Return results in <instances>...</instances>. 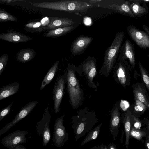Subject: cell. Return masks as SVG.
<instances>
[{"instance_id":"1","label":"cell","mask_w":149,"mask_h":149,"mask_svg":"<svg viewBox=\"0 0 149 149\" xmlns=\"http://www.w3.org/2000/svg\"><path fill=\"white\" fill-rule=\"evenodd\" d=\"M34 7L69 12H81L93 7L94 4L78 1L61 0L59 1L32 3Z\"/></svg>"},{"instance_id":"2","label":"cell","mask_w":149,"mask_h":149,"mask_svg":"<svg viewBox=\"0 0 149 149\" xmlns=\"http://www.w3.org/2000/svg\"><path fill=\"white\" fill-rule=\"evenodd\" d=\"M124 31L117 33L112 43L105 50L103 65L100 70V73L107 77L115 66L120 49L124 38Z\"/></svg>"},{"instance_id":"3","label":"cell","mask_w":149,"mask_h":149,"mask_svg":"<svg viewBox=\"0 0 149 149\" xmlns=\"http://www.w3.org/2000/svg\"><path fill=\"white\" fill-rule=\"evenodd\" d=\"M67 88L69 102L72 108L76 109L82 104L83 93L73 69L68 68L66 76Z\"/></svg>"},{"instance_id":"4","label":"cell","mask_w":149,"mask_h":149,"mask_svg":"<svg viewBox=\"0 0 149 149\" xmlns=\"http://www.w3.org/2000/svg\"><path fill=\"white\" fill-rule=\"evenodd\" d=\"M77 112V114L72 118L71 123L72 124L71 127L74 130V138L76 141L92 130L93 126L88 117L81 110Z\"/></svg>"},{"instance_id":"5","label":"cell","mask_w":149,"mask_h":149,"mask_svg":"<svg viewBox=\"0 0 149 149\" xmlns=\"http://www.w3.org/2000/svg\"><path fill=\"white\" fill-rule=\"evenodd\" d=\"M118 60L123 62L130 71L135 65V53L133 44L127 39L120 47Z\"/></svg>"},{"instance_id":"6","label":"cell","mask_w":149,"mask_h":149,"mask_svg":"<svg viewBox=\"0 0 149 149\" xmlns=\"http://www.w3.org/2000/svg\"><path fill=\"white\" fill-rule=\"evenodd\" d=\"M51 115L47 106L42 119L38 122L36 125L37 133L42 137L43 145L45 146L51 139V133L49 127Z\"/></svg>"},{"instance_id":"7","label":"cell","mask_w":149,"mask_h":149,"mask_svg":"<svg viewBox=\"0 0 149 149\" xmlns=\"http://www.w3.org/2000/svg\"><path fill=\"white\" fill-rule=\"evenodd\" d=\"M64 117L63 115L57 118L54 126L53 141L58 147L63 146L68 139V134L63 125Z\"/></svg>"},{"instance_id":"8","label":"cell","mask_w":149,"mask_h":149,"mask_svg":"<svg viewBox=\"0 0 149 149\" xmlns=\"http://www.w3.org/2000/svg\"><path fill=\"white\" fill-rule=\"evenodd\" d=\"M26 131L17 130L5 137L1 141V144L9 149H15L19 144H25L26 142Z\"/></svg>"},{"instance_id":"9","label":"cell","mask_w":149,"mask_h":149,"mask_svg":"<svg viewBox=\"0 0 149 149\" xmlns=\"http://www.w3.org/2000/svg\"><path fill=\"white\" fill-rule=\"evenodd\" d=\"M67 72L63 75L58 77L54 85L53 93L54 100V113L59 112L60 106L63 96L65 83H66Z\"/></svg>"},{"instance_id":"10","label":"cell","mask_w":149,"mask_h":149,"mask_svg":"<svg viewBox=\"0 0 149 149\" xmlns=\"http://www.w3.org/2000/svg\"><path fill=\"white\" fill-rule=\"evenodd\" d=\"M128 33L130 38L140 48L146 49L149 47V35L133 25L127 27Z\"/></svg>"},{"instance_id":"11","label":"cell","mask_w":149,"mask_h":149,"mask_svg":"<svg viewBox=\"0 0 149 149\" xmlns=\"http://www.w3.org/2000/svg\"><path fill=\"white\" fill-rule=\"evenodd\" d=\"M113 76L116 81L123 86L130 84V71L128 67L123 62L119 61L114 66Z\"/></svg>"},{"instance_id":"12","label":"cell","mask_w":149,"mask_h":149,"mask_svg":"<svg viewBox=\"0 0 149 149\" xmlns=\"http://www.w3.org/2000/svg\"><path fill=\"white\" fill-rule=\"evenodd\" d=\"M38 103L37 101H32L22 107L14 119L0 130V136L28 115L33 110Z\"/></svg>"},{"instance_id":"13","label":"cell","mask_w":149,"mask_h":149,"mask_svg":"<svg viewBox=\"0 0 149 149\" xmlns=\"http://www.w3.org/2000/svg\"><path fill=\"white\" fill-rule=\"evenodd\" d=\"M96 60L94 57H89L83 65V70L86 75L90 87L97 91V87L93 81L97 73Z\"/></svg>"},{"instance_id":"14","label":"cell","mask_w":149,"mask_h":149,"mask_svg":"<svg viewBox=\"0 0 149 149\" xmlns=\"http://www.w3.org/2000/svg\"><path fill=\"white\" fill-rule=\"evenodd\" d=\"M91 37L81 36L78 37L72 42L71 47V52L75 56L83 53L93 40Z\"/></svg>"},{"instance_id":"15","label":"cell","mask_w":149,"mask_h":149,"mask_svg":"<svg viewBox=\"0 0 149 149\" xmlns=\"http://www.w3.org/2000/svg\"><path fill=\"white\" fill-rule=\"evenodd\" d=\"M0 39L14 43L27 42L32 38L19 32L9 30L6 33H0Z\"/></svg>"},{"instance_id":"16","label":"cell","mask_w":149,"mask_h":149,"mask_svg":"<svg viewBox=\"0 0 149 149\" xmlns=\"http://www.w3.org/2000/svg\"><path fill=\"white\" fill-rule=\"evenodd\" d=\"M119 107L116 104L113 108L111 113L109 130L114 140L116 139L119 133L120 125V115Z\"/></svg>"},{"instance_id":"17","label":"cell","mask_w":149,"mask_h":149,"mask_svg":"<svg viewBox=\"0 0 149 149\" xmlns=\"http://www.w3.org/2000/svg\"><path fill=\"white\" fill-rule=\"evenodd\" d=\"M74 24V21L71 19L51 17L50 18V20L46 29L48 30H53L71 26Z\"/></svg>"},{"instance_id":"18","label":"cell","mask_w":149,"mask_h":149,"mask_svg":"<svg viewBox=\"0 0 149 149\" xmlns=\"http://www.w3.org/2000/svg\"><path fill=\"white\" fill-rule=\"evenodd\" d=\"M130 9L135 17L143 16L149 11L146 4L143 1H128Z\"/></svg>"},{"instance_id":"19","label":"cell","mask_w":149,"mask_h":149,"mask_svg":"<svg viewBox=\"0 0 149 149\" xmlns=\"http://www.w3.org/2000/svg\"><path fill=\"white\" fill-rule=\"evenodd\" d=\"M105 8L111 9L116 12L123 15L132 18H135L130 7L128 1H125L121 3L109 5Z\"/></svg>"},{"instance_id":"20","label":"cell","mask_w":149,"mask_h":149,"mask_svg":"<svg viewBox=\"0 0 149 149\" xmlns=\"http://www.w3.org/2000/svg\"><path fill=\"white\" fill-rule=\"evenodd\" d=\"M134 86L133 93L135 99L142 102L146 108L148 109L149 98L145 88L141 84L139 83H136Z\"/></svg>"},{"instance_id":"21","label":"cell","mask_w":149,"mask_h":149,"mask_svg":"<svg viewBox=\"0 0 149 149\" xmlns=\"http://www.w3.org/2000/svg\"><path fill=\"white\" fill-rule=\"evenodd\" d=\"M19 85L18 83L15 82L3 86L0 89V100L17 93Z\"/></svg>"},{"instance_id":"22","label":"cell","mask_w":149,"mask_h":149,"mask_svg":"<svg viewBox=\"0 0 149 149\" xmlns=\"http://www.w3.org/2000/svg\"><path fill=\"white\" fill-rule=\"evenodd\" d=\"M130 111L128 110L124 114L123 118L121 119L123 125L124 131L126 136L125 146L127 149L129 147V141L130 139V132L131 128V116Z\"/></svg>"},{"instance_id":"23","label":"cell","mask_w":149,"mask_h":149,"mask_svg":"<svg viewBox=\"0 0 149 149\" xmlns=\"http://www.w3.org/2000/svg\"><path fill=\"white\" fill-rule=\"evenodd\" d=\"M36 55L35 51L32 49L26 48L22 49L17 53L16 60L21 63L27 62L33 59Z\"/></svg>"},{"instance_id":"24","label":"cell","mask_w":149,"mask_h":149,"mask_svg":"<svg viewBox=\"0 0 149 149\" xmlns=\"http://www.w3.org/2000/svg\"><path fill=\"white\" fill-rule=\"evenodd\" d=\"M74 28V26H71L51 30L44 34L43 36L46 37L56 38L66 34Z\"/></svg>"},{"instance_id":"25","label":"cell","mask_w":149,"mask_h":149,"mask_svg":"<svg viewBox=\"0 0 149 149\" xmlns=\"http://www.w3.org/2000/svg\"><path fill=\"white\" fill-rule=\"evenodd\" d=\"M59 63V61H56L49 70L42 82L40 90H42L46 85L49 84L52 80L58 70Z\"/></svg>"},{"instance_id":"26","label":"cell","mask_w":149,"mask_h":149,"mask_svg":"<svg viewBox=\"0 0 149 149\" xmlns=\"http://www.w3.org/2000/svg\"><path fill=\"white\" fill-rule=\"evenodd\" d=\"M46 29V27L40 22H30L27 23L24 26L25 31L29 33H40Z\"/></svg>"},{"instance_id":"27","label":"cell","mask_w":149,"mask_h":149,"mask_svg":"<svg viewBox=\"0 0 149 149\" xmlns=\"http://www.w3.org/2000/svg\"><path fill=\"white\" fill-rule=\"evenodd\" d=\"M102 123L99 124L95 128L91 130L81 144L82 146L89 141L95 139L99 135Z\"/></svg>"},{"instance_id":"28","label":"cell","mask_w":149,"mask_h":149,"mask_svg":"<svg viewBox=\"0 0 149 149\" xmlns=\"http://www.w3.org/2000/svg\"><path fill=\"white\" fill-rule=\"evenodd\" d=\"M130 137L142 141V138L146 137L147 134L143 130H141L131 127L130 132Z\"/></svg>"},{"instance_id":"29","label":"cell","mask_w":149,"mask_h":149,"mask_svg":"<svg viewBox=\"0 0 149 149\" xmlns=\"http://www.w3.org/2000/svg\"><path fill=\"white\" fill-rule=\"evenodd\" d=\"M17 19L15 16L4 10L0 9V22H16Z\"/></svg>"},{"instance_id":"30","label":"cell","mask_w":149,"mask_h":149,"mask_svg":"<svg viewBox=\"0 0 149 149\" xmlns=\"http://www.w3.org/2000/svg\"><path fill=\"white\" fill-rule=\"evenodd\" d=\"M139 67L140 71L142 78L145 85L149 90V77L146 70L143 66L140 61L138 62Z\"/></svg>"},{"instance_id":"31","label":"cell","mask_w":149,"mask_h":149,"mask_svg":"<svg viewBox=\"0 0 149 149\" xmlns=\"http://www.w3.org/2000/svg\"><path fill=\"white\" fill-rule=\"evenodd\" d=\"M8 58L7 53L4 54L0 57V75L3 72L7 64Z\"/></svg>"},{"instance_id":"32","label":"cell","mask_w":149,"mask_h":149,"mask_svg":"<svg viewBox=\"0 0 149 149\" xmlns=\"http://www.w3.org/2000/svg\"><path fill=\"white\" fill-rule=\"evenodd\" d=\"M131 127L139 130L141 126V124L139 121L135 116L132 115L131 116Z\"/></svg>"},{"instance_id":"33","label":"cell","mask_w":149,"mask_h":149,"mask_svg":"<svg viewBox=\"0 0 149 149\" xmlns=\"http://www.w3.org/2000/svg\"><path fill=\"white\" fill-rule=\"evenodd\" d=\"M135 100V105L134 107L135 110L137 111L144 112L146 110V107L145 105L139 100Z\"/></svg>"},{"instance_id":"34","label":"cell","mask_w":149,"mask_h":149,"mask_svg":"<svg viewBox=\"0 0 149 149\" xmlns=\"http://www.w3.org/2000/svg\"><path fill=\"white\" fill-rule=\"evenodd\" d=\"M13 104V102H12L9 105L0 111V121L9 113Z\"/></svg>"},{"instance_id":"35","label":"cell","mask_w":149,"mask_h":149,"mask_svg":"<svg viewBox=\"0 0 149 149\" xmlns=\"http://www.w3.org/2000/svg\"><path fill=\"white\" fill-rule=\"evenodd\" d=\"M120 107L123 111H125L129 107V103L126 100H121L120 103Z\"/></svg>"},{"instance_id":"36","label":"cell","mask_w":149,"mask_h":149,"mask_svg":"<svg viewBox=\"0 0 149 149\" xmlns=\"http://www.w3.org/2000/svg\"><path fill=\"white\" fill-rule=\"evenodd\" d=\"M146 137V139L145 141L146 148V149H149V135L148 134Z\"/></svg>"},{"instance_id":"37","label":"cell","mask_w":149,"mask_h":149,"mask_svg":"<svg viewBox=\"0 0 149 149\" xmlns=\"http://www.w3.org/2000/svg\"><path fill=\"white\" fill-rule=\"evenodd\" d=\"M107 147L108 149H117L116 145L113 143L109 144Z\"/></svg>"},{"instance_id":"38","label":"cell","mask_w":149,"mask_h":149,"mask_svg":"<svg viewBox=\"0 0 149 149\" xmlns=\"http://www.w3.org/2000/svg\"><path fill=\"white\" fill-rule=\"evenodd\" d=\"M143 27L145 32L148 35H149V28L146 26L145 25H143Z\"/></svg>"},{"instance_id":"39","label":"cell","mask_w":149,"mask_h":149,"mask_svg":"<svg viewBox=\"0 0 149 149\" xmlns=\"http://www.w3.org/2000/svg\"><path fill=\"white\" fill-rule=\"evenodd\" d=\"M15 149H27L26 148L24 147L22 144H19L17 145L15 148Z\"/></svg>"},{"instance_id":"40","label":"cell","mask_w":149,"mask_h":149,"mask_svg":"<svg viewBox=\"0 0 149 149\" xmlns=\"http://www.w3.org/2000/svg\"><path fill=\"white\" fill-rule=\"evenodd\" d=\"M102 1V0H91L89 1L88 2L92 4H94V3L100 2L101 1Z\"/></svg>"},{"instance_id":"41","label":"cell","mask_w":149,"mask_h":149,"mask_svg":"<svg viewBox=\"0 0 149 149\" xmlns=\"http://www.w3.org/2000/svg\"><path fill=\"white\" fill-rule=\"evenodd\" d=\"M98 147L99 149H108L107 146L106 145L103 144L99 146Z\"/></svg>"},{"instance_id":"42","label":"cell","mask_w":149,"mask_h":149,"mask_svg":"<svg viewBox=\"0 0 149 149\" xmlns=\"http://www.w3.org/2000/svg\"><path fill=\"white\" fill-rule=\"evenodd\" d=\"M90 149H99V148H98V147L94 146V147L91 148Z\"/></svg>"}]
</instances>
